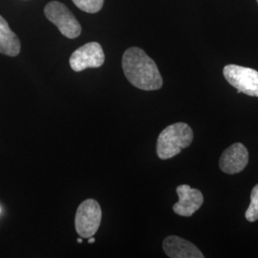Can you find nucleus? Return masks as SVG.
I'll return each mask as SVG.
<instances>
[{"mask_svg": "<svg viewBox=\"0 0 258 258\" xmlns=\"http://www.w3.org/2000/svg\"><path fill=\"white\" fill-rule=\"evenodd\" d=\"M194 140V131L184 122H176L164 129L157 140V155L167 160L188 148Z\"/></svg>", "mask_w": 258, "mask_h": 258, "instance_id": "2", "label": "nucleus"}, {"mask_svg": "<svg viewBox=\"0 0 258 258\" xmlns=\"http://www.w3.org/2000/svg\"><path fill=\"white\" fill-rule=\"evenodd\" d=\"M179 201L174 204L173 212L184 217H189L197 212L204 203L203 194L188 184H181L176 188Z\"/></svg>", "mask_w": 258, "mask_h": 258, "instance_id": "7", "label": "nucleus"}, {"mask_svg": "<svg viewBox=\"0 0 258 258\" xmlns=\"http://www.w3.org/2000/svg\"><path fill=\"white\" fill-rule=\"evenodd\" d=\"M256 1H257V3H258V0H256Z\"/></svg>", "mask_w": 258, "mask_h": 258, "instance_id": "15", "label": "nucleus"}, {"mask_svg": "<svg viewBox=\"0 0 258 258\" xmlns=\"http://www.w3.org/2000/svg\"><path fill=\"white\" fill-rule=\"evenodd\" d=\"M78 242H79V243H83V239H81V238H79V239H78Z\"/></svg>", "mask_w": 258, "mask_h": 258, "instance_id": "14", "label": "nucleus"}, {"mask_svg": "<svg viewBox=\"0 0 258 258\" xmlns=\"http://www.w3.org/2000/svg\"><path fill=\"white\" fill-rule=\"evenodd\" d=\"M245 217L249 222H255L258 220V184L253 186L250 194V204Z\"/></svg>", "mask_w": 258, "mask_h": 258, "instance_id": "12", "label": "nucleus"}, {"mask_svg": "<svg viewBox=\"0 0 258 258\" xmlns=\"http://www.w3.org/2000/svg\"><path fill=\"white\" fill-rule=\"evenodd\" d=\"M249 163V152L242 144L231 145L222 153L219 166L222 171L228 174L241 172Z\"/></svg>", "mask_w": 258, "mask_h": 258, "instance_id": "8", "label": "nucleus"}, {"mask_svg": "<svg viewBox=\"0 0 258 258\" xmlns=\"http://www.w3.org/2000/svg\"><path fill=\"white\" fill-rule=\"evenodd\" d=\"M44 15L65 37L74 39L82 34L81 23L63 3L58 1L49 2L44 8Z\"/></svg>", "mask_w": 258, "mask_h": 258, "instance_id": "3", "label": "nucleus"}, {"mask_svg": "<svg viewBox=\"0 0 258 258\" xmlns=\"http://www.w3.org/2000/svg\"><path fill=\"white\" fill-rule=\"evenodd\" d=\"M75 5L83 12L89 14H96L101 11L104 0H72Z\"/></svg>", "mask_w": 258, "mask_h": 258, "instance_id": "11", "label": "nucleus"}, {"mask_svg": "<svg viewBox=\"0 0 258 258\" xmlns=\"http://www.w3.org/2000/svg\"><path fill=\"white\" fill-rule=\"evenodd\" d=\"M95 242V238H93L92 237H89V239H88V243H90V244H92V243H94Z\"/></svg>", "mask_w": 258, "mask_h": 258, "instance_id": "13", "label": "nucleus"}, {"mask_svg": "<svg viewBox=\"0 0 258 258\" xmlns=\"http://www.w3.org/2000/svg\"><path fill=\"white\" fill-rule=\"evenodd\" d=\"M163 249L170 258H203L204 254L194 244L175 235L167 236L163 242Z\"/></svg>", "mask_w": 258, "mask_h": 258, "instance_id": "9", "label": "nucleus"}, {"mask_svg": "<svg viewBox=\"0 0 258 258\" xmlns=\"http://www.w3.org/2000/svg\"><path fill=\"white\" fill-rule=\"evenodd\" d=\"M102 222V209L94 199H87L81 204L76 212L75 227L83 238L92 237L99 230Z\"/></svg>", "mask_w": 258, "mask_h": 258, "instance_id": "4", "label": "nucleus"}, {"mask_svg": "<svg viewBox=\"0 0 258 258\" xmlns=\"http://www.w3.org/2000/svg\"><path fill=\"white\" fill-rule=\"evenodd\" d=\"M121 66L125 78L133 86L145 91L162 88L163 78L155 61L141 48L127 49L122 55Z\"/></svg>", "mask_w": 258, "mask_h": 258, "instance_id": "1", "label": "nucleus"}, {"mask_svg": "<svg viewBox=\"0 0 258 258\" xmlns=\"http://www.w3.org/2000/svg\"><path fill=\"white\" fill-rule=\"evenodd\" d=\"M105 60L102 47L98 42H88L78 48L70 56L69 63L75 72H81L87 68L101 67Z\"/></svg>", "mask_w": 258, "mask_h": 258, "instance_id": "6", "label": "nucleus"}, {"mask_svg": "<svg viewBox=\"0 0 258 258\" xmlns=\"http://www.w3.org/2000/svg\"><path fill=\"white\" fill-rule=\"evenodd\" d=\"M223 75L227 82L237 89V93H243L251 97H258V71L239 66L229 64L224 67Z\"/></svg>", "mask_w": 258, "mask_h": 258, "instance_id": "5", "label": "nucleus"}, {"mask_svg": "<svg viewBox=\"0 0 258 258\" xmlns=\"http://www.w3.org/2000/svg\"><path fill=\"white\" fill-rule=\"evenodd\" d=\"M20 49L19 37L11 30L8 22L0 16V53L17 56L20 53Z\"/></svg>", "mask_w": 258, "mask_h": 258, "instance_id": "10", "label": "nucleus"}]
</instances>
